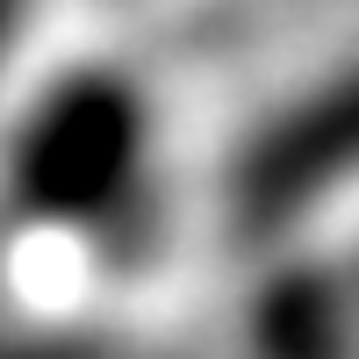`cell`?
<instances>
[{
  "label": "cell",
  "mask_w": 359,
  "mask_h": 359,
  "mask_svg": "<svg viewBox=\"0 0 359 359\" xmlns=\"http://www.w3.org/2000/svg\"><path fill=\"white\" fill-rule=\"evenodd\" d=\"M345 165H359V72L338 79L331 94H309L302 108H287V123L266 144H252L237 172H245L252 187L266 180V187L287 201V194H309L323 180H338Z\"/></svg>",
  "instance_id": "1"
}]
</instances>
